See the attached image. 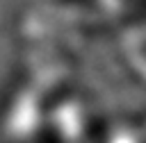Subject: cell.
Wrapping results in <instances>:
<instances>
[{
    "label": "cell",
    "instance_id": "obj_1",
    "mask_svg": "<svg viewBox=\"0 0 146 143\" xmlns=\"http://www.w3.org/2000/svg\"><path fill=\"white\" fill-rule=\"evenodd\" d=\"M100 11L130 34L146 30V0H100Z\"/></svg>",
    "mask_w": 146,
    "mask_h": 143
},
{
    "label": "cell",
    "instance_id": "obj_2",
    "mask_svg": "<svg viewBox=\"0 0 146 143\" xmlns=\"http://www.w3.org/2000/svg\"><path fill=\"white\" fill-rule=\"evenodd\" d=\"M41 2L62 14H87L100 9V0H41Z\"/></svg>",
    "mask_w": 146,
    "mask_h": 143
},
{
    "label": "cell",
    "instance_id": "obj_3",
    "mask_svg": "<svg viewBox=\"0 0 146 143\" xmlns=\"http://www.w3.org/2000/svg\"><path fill=\"white\" fill-rule=\"evenodd\" d=\"M132 39H135V43H132V54L137 57V64L146 70V30L135 32Z\"/></svg>",
    "mask_w": 146,
    "mask_h": 143
}]
</instances>
